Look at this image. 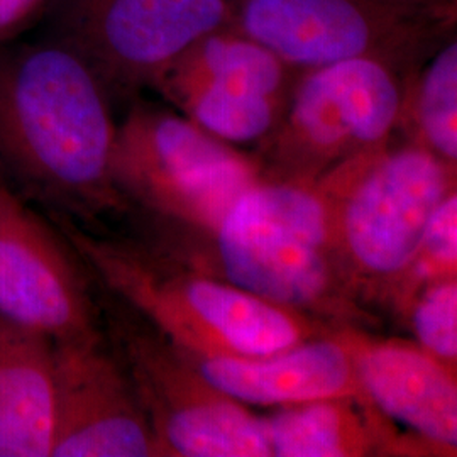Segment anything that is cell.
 <instances>
[{
    "mask_svg": "<svg viewBox=\"0 0 457 457\" xmlns=\"http://www.w3.org/2000/svg\"><path fill=\"white\" fill-rule=\"evenodd\" d=\"M98 279L134 315L194 356L262 358L327 334L311 313L285 307L222 278L183 270L149 245L94 236L53 219Z\"/></svg>",
    "mask_w": 457,
    "mask_h": 457,
    "instance_id": "obj_2",
    "label": "cell"
},
{
    "mask_svg": "<svg viewBox=\"0 0 457 457\" xmlns=\"http://www.w3.org/2000/svg\"><path fill=\"white\" fill-rule=\"evenodd\" d=\"M114 337L163 456H273L262 417L217 390L156 328L119 317Z\"/></svg>",
    "mask_w": 457,
    "mask_h": 457,
    "instance_id": "obj_8",
    "label": "cell"
},
{
    "mask_svg": "<svg viewBox=\"0 0 457 457\" xmlns=\"http://www.w3.org/2000/svg\"><path fill=\"white\" fill-rule=\"evenodd\" d=\"M232 28L300 71L371 58L410 77L456 36L457 2L228 0Z\"/></svg>",
    "mask_w": 457,
    "mask_h": 457,
    "instance_id": "obj_5",
    "label": "cell"
},
{
    "mask_svg": "<svg viewBox=\"0 0 457 457\" xmlns=\"http://www.w3.org/2000/svg\"><path fill=\"white\" fill-rule=\"evenodd\" d=\"M54 341L0 315V457L51 456Z\"/></svg>",
    "mask_w": 457,
    "mask_h": 457,
    "instance_id": "obj_15",
    "label": "cell"
},
{
    "mask_svg": "<svg viewBox=\"0 0 457 457\" xmlns=\"http://www.w3.org/2000/svg\"><path fill=\"white\" fill-rule=\"evenodd\" d=\"M407 75L371 58L302 71L277 129L262 143L278 180L315 183L392 141Z\"/></svg>",
    "mask_w": 457,
    "mask_h": 457,
    "instance_id": "obj_7",
    "label": "cell"
},
{
    "mask_svg": "<svg viewBox=\"0 0 457 457\" xmlns=\"http://www.w3.org/2000/svg\"><path fill=\"white\" fill-rule=\"evenodd\" d=\"M211 232L228 283L313 317L358 315L315 183L258 180Z\"/></svg>",
    "mask_w": 457,
    "mask_h": 457,
    "instance_id": "obj_3",
    "label": "cell"
},
{
    "mask_svg": "<svg viewBox=\"0 0 457 457\" xmlns=\"http://www.w3.org/2000/svg\"><path fill=\"white\" fill-rule=\"evenodd\" d=\"M111 96L65 45L0 46V187L73 222L122 211L112 181Z\"/></svg>",
    "mask_w": 457,
    "mask_h": 457,
    "instance_id": "obj_1",
    "label": "cell"
},
{
    "mask_svg": "<svg viewBox=\"0 0 457 457\" xmlns=\"http://www.w3.org/2000/svg\"><path fill=\"white\" fill-rule=\"evenodd\" d=\"M354 361L366 398L388 420L411 428L434 449H457L456 371L407 341L337 330Z\"/></svg>",
    "mask_w": 457,
    "mask_h": 457,
    "instance_id": "obj_13",
    "label": "cell"
},
{
    "mask_svg": "<svg viewBox=\"0 0 457 457\" xmlns=\"http://www.w3.org/2000/svg\"><path fill=\"white\" fill-rule=\"evenodd\" d=\"M402 4H415V5H444V4H454L457 0H392Z\"/></svg>",
    "mask_w": 457,
    "mask_h": 457,
    "instance_id": "obj_20",
    "label": "cell"
},
{
    "mask_svg": "<svg viewBox=\"0 0 457 457\" xmlns=\"http://www.w3.org/2000/svg\"><path fill=\"white\" fill-rule=\"evenodd\" d=\"M188 358L217 390L245 405L287 407L326 398L366 396L339 332H327L262 358Z\"/></svg>",
    "mask_w": 457,
    "mask_h": 457,
    "instance_id": "obj_14",
    "label": "cell"
},
{
    "mask_svg": "<svg viewBox=\"0 0 457 457\" xmlns=\"http://www.w3.org/2000/svg\"><path fill=\"white\" fill-rule=\"evenodd\" d=\"M262 163L179 111L134 104L115 131L112 181L128 205L212 230Z\"/></svg>",
    "mask_w": 457,
    "mask_h": 457,
    "instance_id": "obj_6",
    "label": "cell"
},
{
    "mask_svg": "<svg viewBox=\"0 0 457 457\" xmlns=\"http://www.w3.org/2000/svg\"><path fill=\"white\" fill-rule=\"evenodd\" d=\"M51 456H163L131 378L100 332L54 343Z\"/></svg>",
    "mask_w": 457,
    "mask_h": 457,
    "instance_id": "obj_12",
    "label": "cell"
},
{
    "mask_svg": "<svg viewBox=\"0 0 457 457\" xmlns=\"http://www.w3.org/2000/svg\"><path fill=\"white\" fill-rule=\"evenodd\" d=\"M410 327L427 354L456 371L457 278L427 285L411 298Z\"/></svg>",
    "mask_w": 457,
    "mask_h": 457,
    "instance_id": "obj_18",
    "label": "cell"
},
{
    "mask_svg": "<svg viewBox=\"0 0 457 457\" xmlns=\"http://www.w3.org/2000/svg\"><path fill=\"white\" fill-rule=\"evenodd\" d=\"M262 417L277 457H361L393 449V434L366 396H341L278 407Z\"/></svg>",
    "mask_w": 457,
    "mask_h": 457,
    "instance_id": "obj_16",
    "label": "cell"
},
{
    "mask_svg": "<svg viewBox=\"0 0 457 457\" xmlns=\"http://www.w3.org/2000/svg\"><path fill=\"white\" fill-rule=\"evenodd\" d=\"M398 128L445 163L457 162V37H449L405 82Z\"/></svg>",
    "mask_w": 457,
    "mask_h": 457,
    "instance_id": "obj_17",
    "label": "cell"
},
{
    "mask_svg": "<svg viewBox=\"0 0 457 457\" xmlns=\"http://www.w3.org/2000/svg\"><path fill=\"white\" fill-rule=\"evenodd\" d=\"M0 315L54 343L98 334L82 260L49 217L2 187Z\"/></svg>",
    "mask_w": 457,
    "mask_h": 457,
    "instance_id": "obj_11",
    "label": "cell"
},
{
    "mask_svg": "<svg viewBox=\"0 0 457 457\" xmlns=\"http://www.w3.org/2000/svg\"><path fill=\"white\" fill-rule=\"evenodd\" d=\"M300 73L230 26L196 41L153 88L209 134L245 145L277 129Z\"/></svg>",
    "mask_w": 457,
    "mask_h": 457,
    "instance_id": "obj_10",
    "label": "cell"
},
{
    "mask_svg": "<svg viewBox=\"0 0 457 457\" xmlns=\"http://www.w3.org/2000/svg\"><path fill=\"white\" fill-rule=\"evenodd\" d=\"M51 39L75 51L109 96L154 82L204 36L232 26L228 0H53Z\"/></svg>",
    "mask_w": 457,
    "mask_h": 457,
    "instance_id": "obj_9",
    "label": "cell"
},
{
    "mask_svg": "<svg viewBox=\"0 0 457 457\" xmlns=\"http://www.w3.org/2000/svg\"><path fill=\"white\" fill-rule=\"evenodd\" d=\"M454 173L456 166L424 146L390 141L315 181L349 287L388 288L417 253L437 205L456 190Z\"/></svg>",
    "mask_w": 457,
    "mask_h": 457,
    "instance_id": "obj_4",
    "label": "cell"
},
{
    "mask_svg": "<svg viewBox=\"0 0 457 457\" xmlns=\"http://www.w3.org/2000/svg\"><path fill=\"white\" fill-rule=\"evenodd\" d=\"M53 0H0V46L12 43L34 21L48 12Z\"/></svg>",
    "mask_w": 457,
    "mask_h": 457,
    "instance_id": "obj_19",
    "label": "cell"
}]
</instances>
